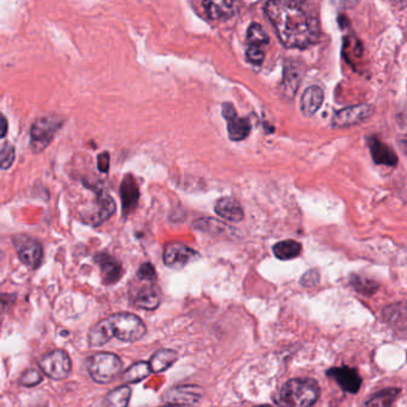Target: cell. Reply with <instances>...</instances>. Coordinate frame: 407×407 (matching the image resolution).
Masks as SVG:
<instances>
[{
	"instance_id": "6da1fadb",
	"label": "cell",
	"mask_w": 407,
	"mask_h": 407,
	"mask_svg": "<svg viewBox=\"0 0 407 407\" xmlns=\"http://www.w3.org/2000/svg\"><path fill=\"white\" fill-rule=\"evenodd\" d=\"M307 6V3L294 0H272L265 4V13L285 47L306 48L318 41V17Z\"/></svg>"
},
{
	"instance_id": "7a4b0ae2",
	"label": "cell",
	"mask_w": 407,
	"mask_h": 407,
	"mask_svg": "<svg viewBox=\"0 0 407 407\" xmlns=\"http://www.w3.org/2000/svg\"><path fill=\"white\" fill-rule=\"evenodd\" d=\"M146 335L144 322L132 313L113 314L109 318L97 322L89 333L91 347H102L113 337L122 342H136Z\"/></svg>"
},
{
	"instance_id": "3957f363",
	"label": "cell",
	"mask_w": 407,
	"mask_h": 407,
	"mask_svg": "<svg viewBox=\"0 0 407 407\" xmlns=\"http://www.w3.org/2000/svg\"><path fill=\"white\" fill-rule=\"evenodd\" d=\"M320 388L313 379H293L285 382L275 401L280 407H310L317 403Z\"/></svg>"
},
{
	"instance_id": "277c9868",
	"label": "cell",
	"mask_w": 407,
	"mask_h": 407,
	"mask_svg": "<svg viewBox=\"0 0 407 407\" xmlns=\"http://www.w3.org/2000/svg\"><path fill=\"white\" fill-rule=\"evenodd\" d=\"M124 368V363L113 352H97L88 360V370L97 383H109Z\"/></svg>"
},
{
	"instance_id": "5b68a950",
	"label": "cell",
	"mask_w": 407,
	"mask_h": 407,
	"mask_svg": "<svg viewBox=\"0 0 407 407\" xmlns=\"http://www.w3.org/2000/svg\"><path fill=\"white\" fill-rule=\"evenodd\" d=\"M40 369L47 376L53 380H63L67 378L71 369H72V362L68 356L67 352L64 350H54L43 355L38 360Z\"/></svg>"
},
{
	"instance_id": "8992f818",
	"label": "cell",
	"mask_w": 407,
	"mask_h": 407,
	"mask_svg": "<svg viewBox=\"0 0 407 407\" xmlns=\"http://www.w3.org/2000/svg\"><path fill=\"white\" fill-rule=\"evenodd\" d=\"M61 127V121L56 117L38 119L30 129V147L34 152H42L51 144L53 138Z\"/></svg>"
},
{
	"instance_id": "52a82bcc",
	"label": "cell",
	"mask_w": 407,
	"mask_h": 407,
	"mask_svg": "<svg viewBox=\"0 0 407 407\" xmlns=\"http://www.w3.org/2000/svg\"><path fill=\"white\" fill-rule=\"evenodd\" d=\"M13 244L22 263L31 269H38L43 259V247L34 238L18 234L13 238Z\"/></svg>"
},
{
	"instance_id": "ba28073f",
	"label": "cell",
	"mask_w": 407,
	"mask_h": 407,
	"mask_svg": "<svg viewBox=\"0 0 407 407\" xmlns=\"http://www.w3.org/2000/svg\"><path fill=\"white\" fill-rule=\"evenodd\" d=\"M374 108L369 104L348 106L337 111L331 121L333 128H345L365 122L373 115Z\"/></svg>"
},
{
	"instance_id": "9c48e42d",
	"label": "cell",
	"mask_w": 407,
	"mask_h": 407,
	"mask_svg": "<svg viewBox=\"0 0 407 407\" xmlns=\"http://www.w3.org/2000/svg\"><path fill=\"white\" fill-rule=\"evenodd\" d=\"M204 390L199 386L191 385V386L174 387L166 392L164 400L171 406H194L199 403V400L204 397Z\"/></svg>"
},
{
	"instance_id": "30bf717a",
	"label": "cell",
	"mask_w": 407,
	"mask_h": 407,
	"mask_svg": "<svg viewBox=\"0 0 407 407\" xmlns=\"http://www.w3.org/2000/svg\"><path fill=\"white\" fill-rule=\"evenodd\" d=\"M222 115L227 121V131L231 140L242 141L247 138L251 131L250 121L239 117L231 103H225L222 106Z\"/></svg>"
},
{
	"instance_id": "8fae6325",
	"label": "cell",
	"mask_w": 407,
	"mask_h": 407,
	"mask_svg": "<svg viewBox=\"0 0 407 407\" xmlns=\"http://www.w3.org/2000/svg\"><path fill=\"white\" fill-rule=\"evenodd\" d=\"M115 210L116 204L113 197L108 194H99L88 212L86 221L90 225L101 226L114 215Z\"/></svg>"
},
{
	"instance_id": "7c38bea8",
	"label": "cell",
	"mask_w": 407,
	"mask_h": 407,
	"mask_svg": "<svg viewBox=\"0 0 407 407\" xmlns=\"http://www.w3.org/2000/svg\"><path fill=\"white\" fill-rule=\"evenodd\" d=\"M199 257L197 252L181 242H171L164 251V263L172 269H182Z\"/></svg>"
},
{
	"instance_id": "4fadbf2b",
	"label": "cell",
	"mask_w": 407,
	"mask_h": 407,
	"mask_svg": "<svg viewBox=\"0 0 407 407\" xmlns=\"http://www.w3.org/2000/svg\"><path fill=\"white\" fill-rule=\"evenodd\" d=\"M327 375L337 381L342 390L356 394L362 385V379L356 369L350 367H335L327 370Z\"/></svg>"
},
{
	"instance_id": "5bb4252c",
	"label": "cell",
	"mask_w": 407,
	"mask_h": 407,
	"mask_svg": "<svg viewBox=\"0 0 407 407\" xmlns=\"http://www.w3.org/2000/svg\"><path fill=\"white\" fill-rule=\"evenodd\" d=\"M94 262L101 269L103 282L106 284L116 283L124 275V269L121 263L108 254H98L94 257Z\"/></svg>"
},
{
	"instance_id": "9a60e30c",
	"label": "cell",
	"mask_w": 407,
	"mask_h": 407,
	"mask_svg": "<svg viewBox=\"0 0 407 407\" xmlns=\"http://www.w3.org/2000/svg\"><path fill=\"white\" fill-rule=\"evenodd\" d=\"M119 190H121L119 194H121V199H122V208H124V215H128L136 208L138 201L140 197L138 183H136L132 174H128L124 177Z\"/></svg>"
},
{
	"instance_id": "2e32d148",
	"label": "cell",
	"mask_w": 407,
	"mask_h": 407,
	"mask_svg": "<svg viewBox=\"0 0 407 407\" xmlns=\"http://www.w3.org/2000/svg\"><path fill=\"white\" fill-rule=\"evenodd\" d=\"M368 146H369L370 152H372V157L376 164L388 166L397 165L398 157H397L394 151L390 149L382 141L379 140L378 138H375V136L369 138Z\"/></svg>"
},
{
	"instance_id": "e0dca14e",
	"label": "cell",
	"mask_w": 407,
	"mask_h": 407,
	"mask_svg": "<svg viewBox=\"0 0 407 407\" xmlns=\"http://www.w3.org/2000/svg\"><path fill=\"white\" fill-rule=\"evenodd\" d=\"M206 15L214 21H227L233 17L235 13V3L234 1H204L202 3Z\"/></svg>"
},
{
	"instance_id": "ac0fdd59",
	"label": "cell",
	"mask_w": 407,
	"mask_h": 407,
	"mask_svg": "<svg viewBox=\"0 0 407 407\" xmlns=\"http://www.w3.org/2000/svg\"><path fill=\"white\" fill-rule=\"evenodd\" d=\"M214 209L219 217L231 222H240L244 219L242 206L237 199L232 197H222L219 199Z\"/></svg>"
},
{
	"instance_id": "d6986e66",
	"label": "cell",
	"mask_w": 407,
	"mask_h": 407,
	"mask_svg": "<svg viewBox=\"0 0 407 407\" xmlns=\"http://www.w3.org/2000/svg\"><path fill=\"white\" fill-rule=\"evenodd\" d=\"M301 66L294 61L287 65L284 67L283 81H282L284 96L294 97V94H297L299 85L301 83Z\"/></svg>"
},
{
	"instance_id": "ffe728a7",
	"label": "cell",
	"mask_w": 407,
	"mask_h": 407,
	"mask_svg": "<svg viewBox=\"0 0 407 407\" xmlns=\"http://www.w3.org/2000/svg\"><path fill=\"white\" fill-rule=\"evenodd\" d=\"M324 102V91L319 86H310L301 98L302 114L310 117L320 109Z\"/></svg>"
},
{
	"instance_id": "44dd1931",
	"label": "cell",
	"mask_w": 407,
	"mask_h": 407,
	"mask_svg": "<svg viewBox=\"0 0 407 407\" xmlns=\"http://www.w3.org/2000/svg\"><path fill=\"white\" fill-rule=\"evenodd\" d=\"M178 360V354L171 349H161L154 352L151 357L149 365L151 373H161L169 369L176 360Z\"/></svg>"
},
{
	"instance_id": "7402d4cb",
	"label": "cell",
	"mask_w": 407,
	"mask_h": 407,
	"mask_svg": "<svg viewBox=\"0 0 407 407\" xmlns=\"http://www.w3.org/2000/svg\"><path fill=\"white\" fill-rule=\"evenodd\" d=\"M136 307L146 310H154L160 305V293L154 285L141 289L134 299Z\"/></svg>"
},
{
	"instance_id": "603a6c76",
	"label": "cell",
	"mask_w": 407,
	"mask_h": 407,
	"mask_svg": "<svg viewBox=\"0 0 407 407\" xmlns=\"http://www.w3.org/2000/svg\"><path fill=\"white\" fill-rule=\"evenodd\" d=\"M301 249V245L295 240H284V242H277L275 247H272V252L276 256V258L281 260H289L300 255Z\"/></svg>"
},
{
	"instance_id": "cb8c5ba5",
	"label": "cell",
	"mask_w": 407,
	"mask_h": 407,
	"mask_svg": "<svg viewBox=\"0 0 407 407\" xmlns=\"http://www.w3.org/2000/svg\"><path fill=\"white\" fill-rule=\"evenodd\" d=\"M132 395V388L128 386H121L113 390L106 394L104 399L106 407H127Z\"/></svg>"
},
{
	"instance_id": "d4e9b609",
	"label": "cell",
	"mask_w": 407,
	"mask_h": 407,
	"mask_svg": "<svg viewBox=\"0 0 407 407\" xmlns=\"http://www.w3.org/2000/svg\"><path fill=\"white\" fill-rule=\"evenodd\" d=\"M400 390L399 388H387L381 390L373 398H370L363 407H390L398 398Z\"/></svg>"
},
{
	"instance_id": "484cf974",
	"label": "cell",
	"mask_w": 407,
	"mask_h": 407,
	"mask_svg": "<svg viewBox=\"0 0 407 407\" xmlns=\"http://www.w3.org/2000/svg\"><path fill=\"white\" fill-rule=\"evenodd\" d=\"M151 374L149 365L147 362H136L134 365H131L124 374V380L127 383H136L140 382L144 379L147 378Z\"/></svg>"
},
{
	"instance_id": "4316f807",
	"label": "cell",
	"mask_w": 407,
	"mask_h": 407,
	"mask_svg": "<svg viewBox=\"0 0 407 407\" xmlns=\"http://www.w3.org/2000/svg\"><path fill=\"white\" fill-rule=\"evenodd\" d=\"M269 35L267 31L263 29V26L257 23H254L249 26L247 30V42L249 46H255V47H260L265 46L269 43Z\"/></svg>"
},
{
	"instance_id": "83f0119b",
	"label": "cell",
	"mask_w": 407,
	"mask_h": 407,
	"mask_svg": "<svg viewBox=\"0 0 407 407\" xmlns=\"http://www.w3.org/2000/svg\"><path fill=\"white\" fill-rule=\"evenodd\" d=\"M15 157H16V151L13 144H5L4 147L0 149V169L3 170L10 169L15 161Z\"/></svg>"
},
{
	"instance_id": "f1b7e54d",
	"label": "cell",
	"mask_w": 407,
	"mask_h": 407,
	"mask_svg": "<svg viewBox=\"0 0 407 407\" xmlns=\"http://www.w3.org/2000/svg\"><path fill=\"white\" fill-rule=\"evenodd\" d=\"M351 283L360 293L373 294L378 289V284L374 283L372 281L365 280L360 276H354Z\"/></svg>"
},
{
	"instance_id": "f546056e",
	"label": "cell",
	"mask_w": 407,
	"mask_h": 407,
	"mask_svg": "<svg viewBox=\"0 0 407 407\" xmlns=\"http://www.w3.org/2000/svg\"><path fill=\"white\" fill-rule=\"evenodd\" d=\"M43 378L41 373L36 369H28L23 373L19 380V383L24 387H34L42 382Z\"/></svg>"
},
{
	"instance_id": "4dcf8cb0",
	"label": "cell",
	"mask_w": 407,
	"mask_h": 407,
	"mask_svg": "<svg viewBox=\"0 0 407 407\" xmlns=\"http://www.w3.org/2000/svg\"><path fill=\"white\" fill-rule=\"evenodd\" d=\"M263 49L260 47H255V46H249L247 51V58L251 64L260 65L264 61Z\"/></svg>"
},
{
	"instance_id": "1f68e13d",
	"label": "cell",
	"mask_w": 407,
	"mask_h": 407,
	"mask_svg": "<svg viewBox=\"0 0 407 407\" xmlns=\"http://www.w3.org/2000/svg\"><path fill=\"white\" fill-rule=\"evenodd\" d=\"M156 269L153 267L152 264L151 263H144L139 267V270H138V277L140 279V280L144 281H149V282H152V281L156 280Z\"/></svg>"
},
{
	"instance_id": "d6a6232c",
	"label": "cell",
	"mask_w": 407,
	"mask_h": 407,
	"mask_svg": "<svg viewBox=\"0 0 407 407\" xmlns=\"http://www.w3.org/2000/svg\"><path fill=\"white\" fill-rule=\"evenodd\" d=\"M318 272L310 270V272H307V274L302 277L301 283L304 284V285H306V287H310V285H314V284L318 283Z\"/></svg>"
},
{
	"instance_id": "836d02e7",
	"label": "cell",
	"mask_w": 407,
	"mask_h": 407,
	"mask_svg": "<svg viewBox=\"0 0 407 407\" xmlns=\"http://www.w3.org/2000/svg\"><path fill=\"white\" fill-rule=\"evenodd\" d=\"M98 169L102 172H108L109 171V165H110V156L109 153L103 152L102 154L98 156Z\"/></svg>"
},
{
	"instance_id": "e575fe53",
	"label": "cell",
	"mask_w": 407,
	"mask_h": 407,
	"mask_svg": "<svg viewBox=\"0 0 407 407\" xmlns=\"http://www.w3.org/2000/svg\"><path fill=\"white\" fill-rule=\"evenodd\" d=\"M8 129H9L8 119H6V117H5L4 115L0 113V139H1V138H4V136L6 135Z\"/></svg>"
},
{
	"instance_id": "d590c367",
	"label": "cell",
	"mask_w": 407,
	"mask_h": 407,
	"mask_svg": "<svg viewBox=\"0 0 407 407\" xmlns=\"http://www.w3.org/2000/svg\"><path fill=\"white\" fill-rule=\"evenodd\" d=\"M256 407H272V406H267V405H262V406H256Z\"/></svg>"
},
{
	"instance_id": "8d00e7d4",
	"label": "cell",
	"mask_w": 407,
	"mask_h": 407,
	"mask_svg": "<svg viewBox=\"0 0 407 407\" xmlns=\"http://www.w3.org/2000/svg\"><path fill=\"white\" fill-rule=\"evenodd\" d=\"M163 407H177V406H171V405H166V406H163Z\"/></svg>"
}]
</instances>
